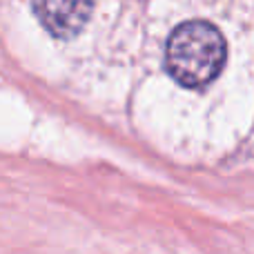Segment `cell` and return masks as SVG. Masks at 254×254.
Here are the masks:
<instances>
[{
  "mask_svg": "<svg viewBox=\"0 0 254 254\" xmlns=\"http://www.w3.org/2000/svg\"><path fill=\"white\" fill-rule=\"evenodd\" d=\"M228 61L223 34L207 20H185L174 27L165 45V69L176 83L201 89L221 74Z\"/></svg>",
  "mask_w": 254,
  "mask_h": 254,
  "instance_id": "obj_1",
  "label": "cell"
},
{
  "mask_svg": "<svg viewBox=\"0 0 254 254\" xmlns=\"http://www.w3.org/2000/svg\"><path fill=\"white\" fill-rule=\"evenodd\" d=\"M40 25L58 40H69L87 25L94 11L92 2H63V0H43L31 4Z\"/></svg>",
  "mask_w": 254,
  "mask_h": 254,
  "instance_id": "obj_2",
  "label": "cell"
}]
</instances>
